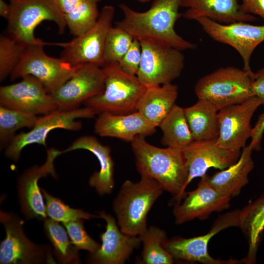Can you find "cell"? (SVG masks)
Returning a JSON list of instances; mask_svg holds the SVG:
<instances>
[{
  "mask_svg": "<svg viewBox=\"0 0 264 264\" xmlns=\"http://www.w3.org/2000/svg\"><path fill=\"white\" fill-rule=\"evenodd\" d=\"M181 0H154L151 7L138 12L125 3L119 6L123 18L116 26L128 32L134 40L172 47L180 50L194 49L196 45L179 35L175 25L182 14Z\"/></svg>",
  "mask_w": 264,
  "mask_h": 264,
  "instance_id": "1",
  "label": "cell"
},
{
  "mask_svg": "<svg viewBox=\"0 0 264 264\" xmlns=\"http://www.w3.org/2000/svg\"><path fill=\"white\" fill-rule=\"evenodd\" d=\"M137 170L141 175L156 180L164 191L173 197L175 203L182 199L187 187L189 172L181 150L154 146L144 136L131 142Z\"/></svg>",
  "mask_w": 264,
  "mask_h": 264,
  "instance_id": "2",
  "label": "cell"
},
{
  "mask_svg": "<svg viewBox=\"0 0 264 264\" xmlns=\"http://www.w3.org/2000/svg\"><path fill=\"white\" fill-rule=\"evenodd\" d=\"M164 190L155 179L141 175L139 181L125 180L113 201V209L120 230L139 236L147 228V216Z\"/></svg>",
  "mask_w": 264,
  "mask_h": 264,
  "instance_id": "3",
  "label": "cell"
},
{
  "mask_svg": "<svg viewBox=\"0 0 264 264\" xmlns=\"http://www.w3.org/2000/svg\"><path fill=\"white\" fill-rule=\"evenodd\" d=\"M8 36L21 44L29 45L43 43L34 35L36 27L45 21L53 22L60 34L66 27L65 15L58 0H9Z\"/></svg>",
  "mask_w": 264,
  "mask_h": 264,
  "instance_id": "4",
  "label": "cell"
},
{
  "mask_svg": "<svg viewBox=\"0 0 264 264\" xmlns=\"http://www.w3.org/2000/svg\"><path fill=\"white\" fill-rule=\"evenodd\" d=\"M105 86L100 94L84 103L97 114L107 112L122 114L137 111L138 102L146 90L136 76L123 71L118 64L102 67Z\"/></svg>",
  "mask_w": 264,
  "mask_h": 264,
  "instance_id": "5",
  "label": "cell"
},
{
  "mask_svg": "<svg viewBox=\"0 0 264 264\" xmlns=\"http://www.w3.org/2000/svg\"><path fill=\"white\" fill-rule=\"evenodd\" d=\"M195 92L198 99L208 101L219 110L255 96L250 74L234 66L220 67L202 77L195 85Z\"/></svg>",
  "mask_w": 264,
  "mask_h": 264,
  "instance_id": "6",
  "label": "cell"
},
{
  "mask_svg": "<svg viewBox=\"0 0 264 264\" xmlns=\"http://www.w3.org/2000/svg\"><path fill=\"white\" fill-rule=\"evenodd\" d=\"M96 114L94 110L86 106L66 110L57 109L43 114L38 117L29 131L14 136L6 148L5 155L17 161L22 149L27 145L38 144L46 147V137L51 131L56 129L78 131L82 128V123L78 119L91 118Z\"/></svg>",
  "mask_w": 264,
  "mask_h": 264,
  "instance_id": "7",
  "label": "cell"
},
{
  "mask_svg": "<svg viewBox=\"0 0 264 264\" xmlns=\"http://www.w3.org/2000/svg\"><path fill=\"white\" fill-rule=\"evenodd\" d=\"M43 42L26 47L19 62L10 75L12 81L31 75L36 78L50 94L57 90L73 75L76 66L61 58L47 55Z\"/></svg>",
  "mask_w": 264,
  "mask_h": 264,
  "instance_id": "8",
  "label": "cell"
},
{
  "mask_svg": "<svg viewBox=\"0 0 264 264\" xmlns=\"http://www.w3.org/2000/svg\"><path fill=\"white\" fill-rule=\"evenodd\" d=\"M0 220L6 232L0 244V264H55L51 247L28 239L23 232L24 222L18 216L0 211Z\"/></svg>",
  "mask_w": 264,
  "mask_h": 264,
  "instance_id": "9",
  "label": "cell"
},
{
  "mask_svg": "<svg viewBox=\"0 0 264 264\" xmlns=\"http://www.w3.org/2000/svg\"><path fill=\"white\" fill-rule=\"evenodd\" d=\"M114 12L112 5L103 6L93 26L70 42L60 44L64 49L60 58L74 66L90 64L102 67L106 42L112 27Z\"/></svg>",
  "mask_w": 264,
  "mask_h": 264,
  "instance_id": "10",
  "label": "cell"
},
{
  "mask_svg": "<svg viewBox=\"0 0 264 264\" xmlns=\"http://www.w3.org/2000/svg\"><path fill=\"white\" fill-rule=\"evenodd\" d=\"M142 56L136 77L146 87L172 83L184 66L182 51L147 42H140Z\"/></svg>",
  "mask_w": 264,
  "mask_h": 264,
  "instance_id": "11",
  "label": "cell"
},
{
  "mask_svg": "<svg viewBox=\"0 0 264 264\" xmlns=\"http://www.w3.org/2000/svg\"><path fill=\"white\" fill-rule=\"evenodd\" d=\"M195 21L213 40L228 44L238 52L243 62V69L253 80L255 73L250 67L251 57L256 47L264 41V25H252L244 22L224 24L207 17H199Z\"/></svg>",
  "mask_w": 264,
  "mask_h": 264,
  "instance_id": "12",
  "label": "cell"
},
{
  "mask_svg": "<svg viewBox=\"0 0 264 264\" xmlns=\"http://www.w3.org/2000/svg\"><path fill=\"white\" fill-rule=\"evenodd\" d=\"M240 211L236 209L219 216L204 235L190 238L174 237L166 240L163 246L174 259L203 264H238L240 261L214 259L208 253V245L211 238L219 232L229 227H239Z\"/></svg>",
  "mask_w": 264,
  "mask_h": 264,
  "instance_id": "13",
  "label": "cell"
},
{
  "mask_svg": "<svg viewBox=\"0 0 264 264\" xmlns=\"http://www.w3.org/2000/svg\"><path fill=\"white\" fill-rule=\"evenodd\" d=\"M261 100L253 96L245 101L225 107L219 111V134L216 144L231 151H241L251 138L253 128L252 117Z\"/></svg>",
  "mask_w": 264,
  "mask_h": 264,
  "instance_id": "14",
  "label": "cell"
},
{
  "mask_svg": "<svg viewBox=\"0 0 264 264\" xmlns=\"http://www.w3.org/2000/svg\"><path fill=\"white\" fill-rule=\"evenodd\" d=\"M104 86L102 67L84 64L76 66L71 78L50 95L57 109L70 110L101 93Z\"/></svg>",
  "mask_w": 264,
  "mask_h": 264,
  "instance_id": "15",
  "label": "cell"
},
{
  "mask_svg": "<svg viewBox=\"0 0 264 264\" xmlns=\"http://www.w3.org/2000/svg\"><path fill=\"white\" fill-rule=\"evenodd\" d=\"M231 199L211 185L210 176L206 174L200 177L195 190L185 192L182 201L175 203V223L181 224L195 219H207L213 213L229 208Z\"/></svg>",
  "mask_w": 264,
  "mask_h": 264,
  "instance_id": "16",
  "label": "cell"
},
{
  "mask_svg": "<svg viewBox=\"0 0 264 264\" xmlns=\"http://www.w3.org/2000/svg\"><path fill=\"white\" fill-rule=\"evenodd\" d=\"M20 82L0 88V105L33 114H44L57 108L42 84L26 75Z\"/></svg>",
  "mask_w": 264,
  "mask_h": 264,
  "instance_id": "17",
  "label": "cell"
},
{
  "mask_svg": "<svg viewBox=\"0 0 264 264\" xmlns=\"http://www.w3.org/2000/svg\"><path fill=\"white\" fill-rule=\"evenodd\" d=\"M61 154V151L51 148L47 151L45 162L41 166H34L26 170L20 177L18 193L22 213L27 219H47L45 205L38 185L39 180L48 175L56 177L54 161Z\"/></svg>",
  "mask_w": 264,
  "mask_h": 264,
  "instance_id": "18",
  "label": "cell"
},
{
  "mask_svg": "<svg viewBox=\"0 0 264 264\" xmlns=\"http://www.w3.org/2000/svg\"><path fill=\"white\" fill-rule=\"evenodd\" d=\"M99 218L106 222L105 231L100 234L102 244L90 254L88 262L96 264H123L135 249L141 244L139 236L123 233L115 219L105 211L98 212Z\"/></svg>",
  "mask_w": 264,
  "mask_h": 264,
  "instance_id": "19",
  "label": "cell"
},
{
  "mask_svg": "<svg viewBox=\"0 0 264 264\" xmlns=\"http://www.w3.org/2000/svg\"><path fill=\"white\" fill-rule=\"evenodd\" d=\"M188 170L187 186L196 177H201L207 171L214 168L223 170L239 159L241 151H231L219 146L216 140L194 141L182 150Z\"/></svg>",
  "mask_w": 264,
  "mask_h": 264,
  "instance_id": "20",
  "label": "cell"
},
{
  "mask_svg": "<svg viewBox=\"0 0 264 264\" xmlns=\"http://www.w3.org/2000/svg\"><path fill=\"white\" fill-rule=\"evenodd\" d=\"M138 111L127 114L102 112L94 124L96 133L102 137L132 142L137 136H149L156 130Z\"/></svg>",
  "mask_w": 264,
  "mask_h": 264,
  "instance_id": "21",
  "label": "cell"
},
{
  "mask_svg": "<svg viewBox=\"0 0 264 264\" xmlns=\"http://www.w3.org/2000/svg\"><path fill=\"white\" fill-rule=\"evenodd\" d=\"M239 0H181V7L187 10L182 15L189 20L207 17L227 24L256 20L252 14L243 12Z\"/></svg>",
  "mask_w": 264,
  "mask_h": 264,
  "instance_id": "22",
  "label": "cell"
},
{
  "mask_svg": "<svg viewBox=\"0 0 264 264\" xmlns=\"http://www.w3.org/2000/svg\"><path fill=\"white\" fill-rule=\"evenodd\" d=\"M80 149L92 153L99 162L100 170L91 176L89 179V185L101 196L111 193L114 188V163L110 148L101 143L94 136L85 135L76 139L67 149L61 151V153Z\"/></svg>",
  "mask_w": 264,
  "mask_h": 264,
  "instance_id": "23",
  "label": "cell"
},
{
  "mask_svg": "<svg viewBox=\"0 0 264 264\" xmlns=\"http://www.w3.org/2000/svg\"><path fill=\"white\" fill-rule=\"evenodd\" d=\"M253 151L249 145L245 146L236 162L210 176V183L221 194L232 198L248 184V175L254 168Z\"/></svg>",
  "mask_w": 264,
  "mask_h": 264,
  "instance_id": "24",
  "label": "cell"
},
{
  "mask_svg": "<svg viewBox=\"0 0 264 264\" xmlns=\"http://www.w3.org/2000/svg\"><path fill=\"white\" fill-rule=\"evenodd\" d=\"M178 95V87L172 83L146 87L137 111L151 124L159 127L170 113Z\"/></svg>",
  "mask_w": 264,
  "mask_h": 264,
  "instance_id": "25",
  "label": "cell"
},
{
  "mask_svg": "<svg viewBox=\"0 0 264 264\" xmlns=\"http://www.w3.org/2000/svg\"><path fill=\"white\" fill-rule=\"evenodd\" d=\"M194 141L217 140L219 134V110L211 103L198 99L193 105L183 108Z\"/></svg>",
  "mask_w": 264,
  "mask_h": 264,
  "instance_id": "26",
  "label": "cell"
},
{
  "mask_svg": "<svg viewBox=\"0 0 264 264\" xmlns=\"http://www.w3.org/2000/svg\"><path fill=\"white\" fill-rule=\"evenodd\" d=\"M238 227L246 236L249 245L247 254L242 262L247 264L255 263L264 229V193L240 210Z\"/></svg>",
  "mask_w": 264,
  "mask_h": 264,
  "instance_id": "27",
  "label": "cell"
},
{
  "mask_svg": "<svg viewBox=\"0 0 264 264\" xmlns=\"http://www.w3.org/2000/svg\"><path fill=\"white\" fill-rule=\"evenodd\" d=\"M159 127L163 133L162 143L167 147L182 150L194 141L183 108L176 104Z\"/></svg>",
  "mask_w": 264,
  "mask_h": 264,
  "instance_id": "28",
  "label": "cell"
},
{
  "mask_svg": "<svg viewBox=\"0 0 264 264\" xmlns=\"http://www.w3.org/2000/svg\"><path fill=\"white\" fill-rule=\"evenodd\" d=\"M139 237L143 244L141 263L172 264L174 263V258L163 246L164 242L168 239L164 230L155 226H150Z\"/></svg>",
  "mask_w": 264,
  "mask_h": 264,
  "instance_id": "29",
  "label": "cell"
},
{
  "mask_svg": "<svg viewBox=\"0 0 264 264\" xmlns=\"http://www.w3.org/2000/svg\"><path fill=\"white\" fill-rule=\"evenodd\" d=\"M45 234L53 247V253L61 264H80L78 250L72 244L67 232L59 223L51 219L44 220Z\"/></svg>",
  "mask_w": 264,
  "mask_h": 264,
  "instance_id": "30",
  "label": "cell"
},
{
  "mask_svg": "<svg viewBox=\"0 0 264 264\" xmlns=\"http://www.w3.org/2000/svg\"><path fill=\"white\" fill-rule=\"evenodd\" d=\"M38 117L37 115L0 106V141L1 146L8 143L16 131L24 127L32 128Z\"/></svg>",
  "mask_w": 264,
  "mask_h": 264,
  "instance_id": "31",
  "label": "cell"
},
{
  "mask_svg": "<svg viewBox=\"0 0 264 264\" xmlns=\"http://www.w3.org/2000/svg\"><path fill=\"white\" fill-rule=\"evenodd\" d=\"M101 0H84L71 12L65 15V18L70 33L78 36L97 22L100 12L98 5Z\"/></svg>",
  "mask_w": 264,
  "mask_h": 264,
  "instance_id": "32",
  "label": "cell"
},
{
  "mask_svg": "<svg viewBox=\"0 0 264 264\" xmlns=\"http://www.w3.org/2000/svg\"><path fill=\"white\" fill-rule=\"evenodd\" d=\"M41 190L45 201L47 216L54 220L65 223L80 219L99 218L98 215L91 214L81 209L71 208L60 199L51 195L44 189H41Z\"/></svg>",
  "mask_w": 264,
  "mask_h": 264,
  "instance_id": "33",
  "label": "cell"
},
{
  "mask_svg": "<svg viewBox=\"0 0 264 264\" xmlns=\"http://www.w3.org/2000/svg\"><path fill=\"white\" fill-rule=\"evenodd\" d=\"M133 38L121 28L112 27L108 34L104 54V65L118 64L130 48Z\"/></svg>",
  "mask_w": 264,
  "mask_h": 264,
  "instance_id": "34",
  "label": "cell"
},
{
  "mask_svg": "<svg viewBox=\"0 0 264 264\" xmlns=\"http://www.w3.org/2000/svg\"><path fill=\"white\" fill-rule=\"evenodd\" d=\"M25 46L8 35L0 36V81L10 76L23 55Z\"/></svg>",
  "mask_w": 264,
  "mask_h": 264,
  "instance_id": "35",
  "label": "cell"
},
{
  "mask_svg": "<svg viewBox=\"0 0 264 264\" xmlns=\"http://www.w3.org/2000/svg\"><path fill=\"white\" fill-rule=\"evenodd\" d=\"M72 244L78 250L88 251L90 254L96 252L100 244L87 233L83 219L63 223Z\"/></svg>",
  "mask_w": 264,
  "mask_h": 264,
  "instance_id": "36",
  "label": "cell"
},
{
  "mask_svg": "<svg viewBox=\"0 0 264 264\" xmlns=\"http://www.w3.org/2000/svg\"><path fill=\"white\" fill-rule=\"evenodd\" d=\"M141 56V43L139 41L134 39L130 48L118 65L124 72L136 76L140 66Z\"/></svg>",
  "mask_w": 264,
  "mask_h": 264,
  "instance_id": "37",
  "label": "cell"
},
{
  "mask_svg": "<svg viewBox=\"0 0 264 264\" xmlns=\"http://www.w3.org/2000/svg\"><path fill=\"white\" fill-rule=\"evenodd\" d=\"M264 133V112L261 114L253 128L249 146L253 150L259 151L261 149V144Z\"/></svg>",
  "mask_w": 264,
  "mask_h": 264,
  "instance_id": "38",
  "label": "cell"
},
{
  "mask_svg": "<svg viewBox=\"0 0 264 264\" xmlns=\"http://www.w3.org/2000/svg\"><path fill=\"white\" fill-rule=\"evenodd\" d=\"M241 10L246 14L258 15L264 19V0H241Z\"/></svg>",
  "mask_w": 264,
  "mask_h": 264,
  "instance_id": "39",
  "label": "cell"
},
{
  "mask_svg": "<svg viewBox=\"0 0 264 264\" xmlns=\"http://www.w3.org/2000/svg\"><path fill=\"white\" fill-rule=\"evenodd\" d=\"M252 88L255 96L258 97L264 105V67L255 73Z\"/></svg>",
  "mask_w": 264,
  "mask_h": 264,
  "instance_id": "40",
  "label": "cell"
},
{
  "mask_svg": "<svg viewBox=\"0 0 264 264\" xmlns=\"http://www.w3.org/2000/svg\"><path fill=\"white\" fill-rule=\"evenodd\" d=\"M84 0H58L59 7L64 15L72 11Z\"/></svg>",
  "mask_w": 264,
  "mask_h": 264,
  "instance_id": "41",
  "label": "cell"
},
{
  "mask_svg": "<svg viewBox=\"0 0 264 264\" xmlns=\"http://www.w3.org/2000/svg\"><path fill=\"white\" fill-rule=\"evenodd\" d=\"M10 11L9 3H7L4 0H0V15L7 20Z\"/></svg>",
  "mask_w": 264,
  "mask_h": 264,
  "instance_id": "42",
  "label": "cell"
},
{
  "mask_svg": "<svg viewBox=\"0 0 264 264\" xmlns=\"http://www.w3.org/2000/svg\"><path fill=\"white\" fill-rule=\"evenodd\" d=\"M140 3H147L150 2L151 0H135Z\"/></svg>",
  "mask_w": 264,
  "mask_h": 264,
  "instance_id": "43",
  "label": "cell"
}]
</instances>
